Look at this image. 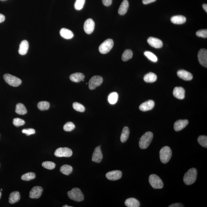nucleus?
<instances>
[{
	"instance_id": "nucleus-1",
	"label": "nucleus",
	"mask_w": 207,
	"mask_h": 207,
	"mask_svg": "<svg viewBox=\"0 0 207 207\" xmlns=\"http://www.w3.org/2000/svg\"><path fill=\"white\" fill-rule=\"evenodd\" d=\"M197 171L195 168H191L184 174L183 181L187 185H190L194 183L197 178Z\"/></svg>"
},
{
	"instance_id": "nucleus-2",
	"label": "nucleus",
	"mask_w": 207,
	"mask_h": 207,
	"mask_svg": "<svg viewBox=\"0 0 207 207\" xmlns=\"http://www.w3.org/2000/svg\"><path fill=\"white\" fill-rule=\"evenodd\" d=\"M154 135L151 132H146L141 137L139 142L140 148L145 149L149 146L153 140Z\"/></svg>"
},
{
	"instance_id": "nucleus-3",
	"label": "nucleus",
	"mask_w": 207,
	"mask_h": 207,
	"mask_svg": "<svg viewBox=\"0 0 207 207\" xmlns=\"http://www.w3.org/2000/svg\"><path fill=\"white\" fill-rule=\"evenodd\" d=\"M172 156V151L169 147L165 146L160 151V160L162 163L165 164L170 160Z\"/></svg>"
},
{
	"instance_id": "nucleus-4",
	"label": "nucleus",
	"mask_w": 207,
	"mask_h": 207,
	"mask_svg": "<svg viewBox=\"0 0 207 207\" xmlns=\"http://www.w3.org/2000/svg\"><path fill=\"white\" fill-rule=\"evenodd\" d=\"M67 195L70 199L76 202H82L84 199L83 194L78 187H75L72 189L71 191H69Z\"/></svg>"
},
{
	"instance_id": "nucleus-5",
	"label": "nucleus",
	"mask_w": 207,
	"mask_h": 207,
	"mask_svg": "<svg viewBox=\"0 0 207 207\" xmlns=\"http://www.w3.org/2000/svg\"><path fill=\"white\" fill-rule=\"evenodd\" d=\"M149 182L151 187L154 189H162L163 187L162 181L156 175L151 174L150 175Z\"/></svg>"
},
{
	"instance_id": "nucleus-6",
	"label": "nucleus",
	"mask_w": 207,
	"mask_h": 207,
	"mask_svg": "<svg viewBox=\"0 0 207 207\" xmlns=\"http://www.w3.org/2000/svg\"><path fill=\"white\" fill-rule=\"evenodd\" d=\"M4 81L11 86L17 87L22 83V81L19 78L9 74H6L3 76Z\"/></svg>"
},
{
	"instance_id": "nucleus-7",
	"label": "nucleus",
	"mask_w": 207,
	"mask_h": 207,
	"mask_svg": "<svg viewBox=\"0 0 207 207\" xmlns=\"http://www.w3.org/2000/svg\"><path fill=\"white\" fill-rule=\"evenodd\" d=\"M114 45V42L111 39H108L100 44L99 51L102 54H106L110 52Z\"/></svg>"
},
{
	"instance_id": "nucleus-8",
	"label": "nucleus",
	"mask_w": 207,
	"mask_h": 207,
	"mask_svg": "<svg viewBox=\"0 0 207 207\" xmlns=\"http://www.w3.org/2000/svg\"><path fill=\"white\" fill-rule=\"evenodd\" d=\"M55 156L58 157H70L73 154V151L70 148L67 147L58 148L55 152Z\"/></svg>"
},
{
	"instance_id": "nucleus-9",
	"label": "nucleus",
	"mask_w": 207,
	"mask_h": 207,
	"mask_svg": "<svg viewBox=\"0 0 207 207\" xmlns=\"http://www.w3.org/2000/svg\"><path fill=\"white\" fill-rule=\"evenodd\" d=\"M103 82V78L100 76H94L90 79L89 87L90 89H95L97 87L100 86Z\"/></svg>"
},
{
	"instance_id": "nucleus-10",
	"label": "nucleus",
	"mask_w": 207,
	"mask_h": 207,
	"mask_svg": "<svg viewBox=\"0 0 207 207\" xmlns=\"http://www.w3.org/2000/svg\"><path fill=\"white\" fill-rule=\"evenodd\" d=\"M199 62L201 65L207 67V50L205 49H202L199 51L198 55Z\"/></svg>"
},
{
	"instance_id": "nucleus-11",
	"label": "nucleus",
	"mask_w": 207,
	"mask_h": 207,
	"mask_svg": "<svg viewBox=\"0 0 207 207\" xmlns=\"http://www.w3.org/2000/svg\"><path fill=\"white\" fill-rule=\"evenodd\" d=\"M122 176V172L120 170H114L106 173V177L111 181H115L121 179Z\"/></svg>"
},
{
	"instance_id": "nucleus-12",
	"label": "nucleus",
	"mask_w": 207,
	"mask_h": 207,
	"mask_svg": "<svg viewBox=\"0 0 207 207\" xmlns=\"http://www.w3.org/2000/svg\"><path fill=\"white\" fill-rule=\"evenodd\" d=\"M94 27H95V23L94 20L91 19H88L84 24V31L86 34H92L93 31Z\"/></svg>"
},
{
	"instance_id": "nucleus-13",
	"label": "nucleus",
	"mask_w": 207,
	"mask_h": 207,
	"mask_svg": "<svg viewBox=\"0 0 207 207\" xmlns=\"http://www.w3.org/2000/svg\"><path fill=\"white\" fill-rule=\"evenodd\" d=\"M43 191L41 187L35 186L30 191L29 197L31 199H38L41 196Z\"/></svg>"
},
{
	"instance_id": "nucleus-14",
	"label": "nucleus",
	"mask_w": 207,
	"mask_h": 207,
	"mask_svg": "<svg viewBox=\"0 0 207 207\" xmlns=\"http://www.w3.org/2000/svg\"><path fill=\"white\" fill-rule=\"evenodd\" d=\"M100 147V146L96 147L93 153L92 160L96 163H100L103 159V155Z\"/></svg>"
},
{
	"instance_id": "nucleus-15",
	"label": "nucleus",
	"mask_w": 207,
	"mask_h": 207,
	"mask_svg": "<svg viewBox=\"0 0 207 207\" xmlns=\"http://www.w3.org/2000/svg\"><path fill=\"white\" fill-rule=\"evenodd\" d=\"M147 42L150 45L156 49H160L162 47L163 43L162 40L158 38L150 37L148 39Z\"/></svg>"
},
{
	"instance_id": "nucleus-16",
	"label": "nucleus",
	"mask_w": 207,
	"mask_h": 207,
	"mask_svg": "<svg viewBox=\"0 0 207 207\" xmlns=\"http://www.w3.org/2000/svg\"><path fill=\"white\" fill-rule=\"evenodd\" d=\"M187 120H179L175 123L174 125V129L175 131H180L185 128L188 124Z\"/></svg>"
},
{
	"instance_id": "nucleus-17",
	"label": "nucleus",
	"mask_w": 207,
	"mask_h": 207,
	"mask_svg": "<svg viewBox=\"0 0 207 207\" xmlns=\"http://www.w3.org/2000/svg\"><path fill=\"white\" fill-rule=\"evenodd\" d=\"M154 100H148L142 103L139 106V109L142 111H147L151 110L154 107Z\"/></svg>"
},
{
	"instance_id": "nucleus-18",
	"label": "nucleus",
	"mask_w": 207,
	"mask_h": 207,
	"mask_svg": "<svg viewBox=\"0 0 207 207\" xmlns=\"http://www.w3.org/2000/svg\"><path fill=\"white\" fill-rule=\"evenodd\" d=\"M177 75L180 78L185 81L191 80L193 78V75L191 73L184 70L178 71Z\"/></svg>"
},
{
	"instance_id": "nucleus-19",
	"label": "nucleus",
	"mask_w": 207,
	"mask_h": 207,
	"mask_svg": "<svg viewBox=\"0 0 207 207\" xmlns=\"http://www.w3.org/2000/svg\"><path fill=\"white\" fill-rule=\"evenodd\" d=\"M173 95L176 98L183 100L185 97V90L181 87H176L174 89Z\"/></svg>"
},
{
	"instance_id": "nucleus-20",
	"label": "nucleus",
	"mask_w": 207,
	"mask_h": 207,
	"mask_svg": "<svg viewBox=\"0 0 207 207\" xmlns=\"http://www.w3.org/2000/svg\"><path fill=\"white\" fill-rule=\"evenodd\" d=\"M60 33L61 37L66 39H70L74 37L72 31L67 28H61Z\"/></svg>"
},
{
	"instance_id": "nucleus-21",
	"label": "nucleus",
	"mask_w": 207,
	"mask_h": 207,
	"mask_svg": "<svg viewBox=\"0 0 207 207\" xmlns=\"http://www.w3.org/2000/svg\"><path fill=\"white\" fill-rule=\"evenodd\" d=\"M29 45L27 40H23L21 42L19 46V53L20 55H24L26 54L28 52Z\"/></svg>"
},
{
	"instance_id": "nucleus-22",
	"label": "nucleus",
	"mask_w": 207,
	"mask_h": 207,
	"mask_svg": "<svg viewBox=\"0 0 207 207\" xmlns=\"http://www.w3.org/2000/svg\"><path fill=\"white\" fill-rule=\"evenodd\" d=\"M129 7V3L127 0H124L118 9V13L119 14L123 16L127 13Z\"/></svg>"
},
{
	"instance_id": "nucleus-23",
	"label": "nucleus",
	"mask_w": 207,
	"mask_h": 207,
	"mask_svg": "<svg viewBox=\"0 0 207 207\" xmlns=\"http://www.w3.org/2000/svg\"><path fill=\"white\" fill-rule=\"evenodd\" d=\"M20 193L18 191H14L10 193L9 197V202L13 204L18 202L20 200Z\"/></svg>"
},
{
	"instance_id": "nucleus-24",
	"label": "nucleus",
	"mask_w": 207,
	"mask_h": 207,
	"mask_svg": "<svg viewBox=\"0 0 207 207\" xmlns=\"http://www.w3.org/2000/svg\"><path fill=\"white\" fill-rule=\"evenodd\" d=\"M125 205L128 207H139L140 204L139 201L134 198H129L126 200Z\"/></svg>"
},
{
	"instance_id": "nucleus-25",
	"label": "nucleus",
	"mask_w": 207,
	"mask_h": 207,
	"mask_svg": "<svg viewBox=\"0 0 207 207\" xmlns=\"http://www.w3.org/2000/svg\"><path fill=\"white\" fill-rule=\"evenodd\" d=\"M186 18L182 16H172L171 18V22L176 24H181L186 22Z\"/></svg>"
},
{
	"instance_id": "nucleus-26",
	"label": "nucleus",
	"mask_w": 207,
	"mask_h": 207,
	"mask_svg": "<svg viewBox=\"0 0 207 207\" xmlns=\"http://www.w3.org/2000/svg\"><path fill=\"white\" fill-rule=\"evenodd\" d=\"M70 80L75 82H78L83 81L85 78V75L80 73H76L70 75Z\"/></svg>"
},
{
	"instance_id": "nucleus-27",
	"label": "nucleus",
	"mask_w": 207,
	"mask_h": 207,
	"mask_svg": "<svg viewBox=\"0 0 207 207\" xmlns=\"http://www.w3.org/2000/svg\"><path fill=\"white\" fill-rule=\"evenodd\" d=\"M157 78V75L152 72L149 73L145 75L143 78L145 82L148 83H152L156 82Z\"/></svg>"
},
{
	"instance_id": "nucleus-28",
	"label": "nucleus",
	"mask_w": 207,
	"mask_h": 207,
	"mask_svg": "<svg viewBox=\"0 0 207 207\" xmlns=\"http://www.w3.org/2000/svg\"><path fill=\"white\" fill-rule=\"evenodd\" d=\"M16 112L19 115H25L27 113V110L24 105L19 103L16 105Z\"/></svg>"
},
{
	"instance_id": "nucleus-29",
	"label": "nucleus",
	"mask_w": 207,
	"mask_h": 207,
	"mask_svg": "<svg viewBox=\"0 0 207 207\" xmlns=\"http://www.w3.org/2000/svg\"><path fill=\"white\" fill-rule=\"evenodd\" d=\"M129 129L127 127H124L122 130V133L121 136V141L122 143H124L127 141L128 139L129 135Z\"/></svg>"
},
{
	"instance_id": "nucleus-30",
	"label": "nucleus",
	"mask_w": 207,
	"mask_h": 207,
	"mask_svg": "<svg viewBox=\"0 0 207 207\" xmlns=\"http://www.w3.org/2000/svg\"><path fill=\"white\" fill-rule=\"evenodd\" d=\"M73 167L67 165H64L61 166L60 171L61 173L67 175H70L72 172Z\"/></svg>"
},
{
	"instance_id": "nucleus-31",
	"label": "nucleus",
	"mask_w": 207,
	"mask_h": 207,
	"mask_svg": "<svg viewBox=\"0 0 207 207\" xmlns=\"http://www.w3.org/2000/svg\"><path fill=\"white\" fill-rule=\"evenodd\" d=\"M118 99V94L116 92L111 93L108 97V100L111 104H114L117 103Z\"/></svg>"
},
{
	"instance_id": "nucleus-32",
	"label": "nucleus",
	"mask_w": 207,
	"mask_h": 207,
	"mask_svg": "<svg viewBox=\"0 0 207 207\" xmlns=\"http://www.w3.org/2000/svg\"><path fill=\"white\" fill-rule=\"evenodd\" d=\"M133 52L130 49H126L123 53L122 59L123 61H126L129 60L133 57Z\"/></svg>"
},
{
	"instance_id": "nucleus-33",
	"label": "nucleus",
	"mask_w": 207,
	"mask_h": 207,
	"mask_svg": "<svg viewBox=\"0 0 207 207\" xmlns=\"http://www.w3.org/2000/svg\"><path fill=\"white\" fill-rule=\"evenodd\" d=\"M36 175L34 172H29L22 175L21 179L24 181H29L34 179Z\"/></svg>"
},
{
	"instance_id": "nucleus-34",
	"label": "nucleus",
	"mask_w": 207,
	"mask_h": 207,
	"mask_svg": "<svg viewBox=\"0 0 207 207\" xmlns=\"http://www.w3.org/2000/svg\"><path fill=\"white\" fill-rule=\"evenodd\" d=\"M50 104L49 102L46 101L40 102L37 105V107L40 110H47L49 109Z\"/></svg>"
},
{
	"instance_id": "nucleus-35",
	"label": "nucleus",
	"mask_w": 207,
	"mask_h": 207,
	"mask_svg": "<svg viewBox=\"0 0 207 207\" xmlns=\"http://www.w3.org/2000/svg\"><path fill=\"white\" fill-rule=\"evenodd\" d=\"M144 55L150 60L154 63L157 62L158 61V58L154 54L149 51H146L144 52Z\"/></svg>"
},
{
	"instance_id": "nucleus-36",
	"label": "nucleus",
	"mask_w": 207,
	"mask_h": 207,
	"mask_svg": "<svg viewBox=\"0 0 207 207\" xmlns=\"http://www.w3.org/2000/svg\"><path fill=\"white\" fill-rule=\"evenodd\" d=\"M198 141L199 144L204 147L207 148V137L205 136H199L198 139Z\"/></svg>"
},
{
	"instance_id": "nucleus-37",
	"label": "nucleus",
	"mask_w": 207,
	"mask_h": 207,
	"mask_svg": "<svg viewBox=\"0 0 207 207\" xmlns=\"http://www.w3.org/2000/svg\"><path fill=\"white\" fill-rule=\"evenodd\" d=\"M73 107L75 110L79 112H84L85 110V107L82 104L77 102L73 103Z\"/></svg>"
},
{
	"instance_id": "nucleus-38",
	"label": "nucleus",
	"mask_w": 207,
	"mask_h": 207,
	"mask_svg": "<svg viewBox=\"0 0 207 207\" xmlns=\"http://www.w3.org/2000/svg\"><path fill=\"white\" fill-rule=\"evenodd\" d=\"M42 165L45 169L51 170V169H55L56 165L53 162L46 161L43 162L42 164Z\"/></svg>"
},
{
	"instance_id": "nucleus-39",
	"label": "nucleus",
	"mask_w": 207,
	"mask_h": 207,
	"mask_svg": "<svg viewBox=\"0 0 207 207\" xmlns=\"http://www.w3.org/2000/svg\"><path fill=\"white\" fill-rule=\"evenodd\" d=\"M85 3V0H76L74 4V8L78 10H82Z\"/></svg>"
},
{
	"instance_id": "nucleus-40",
	"label": "nucleus",
	"mask_w": 207,
	"mask_h": 207,
	"mask_svg": "<svg viewBox=\"0 0 207 207\" xmlns=\"http://www.w3.org/2000/svg\"><path fill=\"white\" fill-rule=\"evenodd\" d=\"M75 127L74 124L71 122H67L64 125V131L70 132L74 130Z\"/></svg>"
},
{
	"instance_id": "nucleus-41",
	"label": "nucleus",
	"mask_w": 207,
	"mask_h": 207,
	"mask_svg": "<svg viewBox=\"0 0 207 207\" xmlns=\"http://www.w3.org/2000/svg\"><path fill=\"white\" fill-rule=\"evenodd\" d=\"M13 124L15 126L19 127L24 125L25 121L20 118H16L13 119Z\"/></svg>"
},
{
	"instance_id": "nucleus-42",
	"label": "nucleus",
	"mask_w": 207,
	"mask_h": 207,
	"mask_svg": "<svg viewBox=\"0 0 207 207\" xmlns=\"http://www.w3.org/2000/svg\"><path fill=\"white\" fill-rule=\"evenodd\" d=\"M196 34L198 37L206 38L207 37V29L199 30V31H197Z\"/></svg>"
},
{
	"instance_id": "nucleus-43",
	"label": "nucleus",
	"mask_w": 207,
	"mask_h": 207,
	"mask_svg": "<svg viewBox=\"0 0 207 207\" xmlns=\"http://www.w3.org/2000/svg\"><path fill=\"white\" fill-rule=\"evenodd\" d=\"M22 133H25L27 136L34 134L35 133V130L33 129H24L22 130Z\"/></svg>"
},
{
	"instance_id": "nucleus-44",
	"label": "nucleus",
	"mask_w": 207,
	"mask_h": 207,
	"mask_svg": "<svg viewBox=\"0 0 207 207\" xmlns=\"http://www.w3.org/2000/svg\"><path fill=\"white\" fill-rule=\"evenodd\" d=\"M103 5L106 6H109L112 4V0H102Z\"/></svg>"
},
{
	"instance_id": "nucleus-45",
	"label": "nucleus",
	"mask_w": 207,
	"mask_h": 207,
	"mask_svg": "<svg viewBox=\"0 0 207 207\" xmlns=\"http://www.w3.org/2000/svg\"><path fill=\"white\" fill-rule=\"evenodd\" d=\"M184 205L182 204L181 203H176L172 204V205H169V207H184Z\"/></svg>"
},
{
	"instance_id": "nucleus-46",
	"label": "nucleus",
	"mask_w": 207,
	"mask_h": 207,
	"mask_svg": "<svg viewBox=\"0 0 207 207\" xmlns=\"http://www.w3.org/2000/svg\"><path fill=\"white\" fill-rule=\"evenodd\" d=\"M156 0H143L142 2L144 4H148L155 2Z\"/></svg>"
},
{
	"instance_id": "nucleus-47",
	"label": "nucleus",
	"mask_w": 207,
	"mask_h": 207,
	"mask_svg": "<svg viewBox=\"0 0 207 207\" xmlns=\"http://www.w3.org/2000/svg\"><path fill=\"white\" fill-rule=\"evenodd\" d=\"M5 20V17L3 15L0 13V23L3 22Z\"/></svg>"
},
{
	"instance_id": "nucleus-48",
	"label": "nucleus",
	"mask_w": 207,
	"mask_h": 207,
	"mask_svg": "<svg viewBox=\"0 0 207 207\" xmlns=\"http://www.w3.org/2000/svg\"><path fill=\"white\" fill-rule=\"evenodd\" d=\"M202 7L205 10V11L207 13V5L206 4H203L202 5Z\"/></svg>"
},
{
	"instance_id": "nucleus-49",
	"label": "nucleus",
	"mask_w": 207,
	"mask_h": 207,
	"mask_svg": "<svg viewBox=\"0 0 207 207\" xmlns=\"http://www.w3.org/2000/svg\"><path fill=\"white\" fill-rule=\"evenodd\" d=\"M63 207H72V206H68V205H66L63 206Z\"/></svg>"
},
{
	"instance_id": "nucleus-50",
	"label": "nucleus",
	"mask_w": 207,
	"mask_h": 207,
	"mask_svg": "<svg viewBox=\"0 0 207 207\" xmlns=\"http://www.w3.org/2000/svg\"><path fill=\"white\" fill-rule=\"evenodd\" d=\"M1 196H2V193H1V191H0V199L1 198Z\"/></svg>"
},
{
	"instance_id": "nucleus-51",
	"label": "nucleus",
	"mask_w": 207,
	"mask_h": 207,
	"mask_svg": "<svg viewBox=\"0 0 207 207\" xmlns=\"http://www.w3.org/2000/svg\"><path fill=\"white\" fill-rule=\"evenodd\" d=\"M2 191V189H1V191Z\"/></svg>"
}]
</instances>
